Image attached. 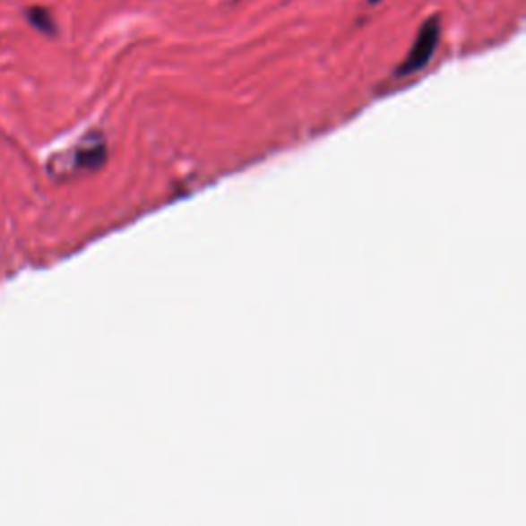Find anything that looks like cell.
Returning a JSON list of instances; mask_svg holds the SVG:
<instances>
[{
  "instance_id": "cell-1",
  "label": "cell",
  "mask_w": 526,
  "mask_h": 526,
  "mask_svg": "<svg viewBox=\"0 0 526 526\" xmlns=\"http://www.w3.org/2000/svg\"><path fill=\"white\" fill-rule=\"evenodd\" d=\"M440 35H442V25L438 17L424 21V25L419 27L416 41H413V47L408 52V56H405L401 65H399V68L395 70L397 79H405V76L418 74L419 70L430 65V60L438 50Z\"/></svg>"
},
{
  "instance_id": "cell-2",
  "label": "cell",
  "mask_w": 526,
  "mask_h": 526,
  "mask_svg": "<svg viewBox=\"0 0 526 526\" xmlns=\"http://www.w3.org/2000/svg\"><path fill=\"white\" fill-rule=\"evenodd\" d=\"M105 144L103 142H95L91 146H85V149L76 151L74 154V160H76V167L79 169H89V171H95L99 169V167L105 163Z\"/></svg>"
},
{
  "instance_id": "cell-3",
  "label": "cell",
  "mask_w": 526,
  "mask_h": 526,
  "mask_svg": "<svg viewBox=\"0 0 526 526\" xmlns=\"http://www.w3.org/2000/svg\"><path fill=\"white\" fill-rule=\"evenodd\" d=\"M27 19H30V23L38 31L47 33V35L56 33V23H54L52 13L44 9V6H31V9L27 11Z\"/></svg>"
},
{
  "instance_id": "cell-4",
  "label": "cell",
  "mask_w": 526,
  "mask_h": 526,
  "mask_svg": "<svg viewBox=\"0 0 526 526\" xmlns=\"http://www.w3.org/2000/svg\"><path fill=\"white\" fill-rule=\"evenodd\" d=\"M370 3H373V4H376V3H381V0H370Z\"/></svg>"
}]
</instances>
